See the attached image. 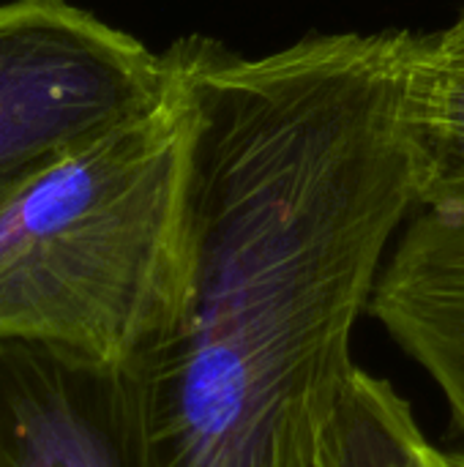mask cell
Returning a JSON list of instances; mask_svg holds the SVG:
<instances>
[{
    "instance_id": "3957f363",
    "label": "cell",
    "mask_w": 464,
    "mask_h": 467,
    "mask_svg": "<svg viewBox=\"0 0 464 467\" xmlns=\"http://www.w3.org/2000/svg\"><path fill=\"white\" fill-rule=\"evenodd\" d=\"M167 55L68 0L0 3V194L159 112Z\"/></svg>"
},
{
    "instance_id": "ba28073f",
    "label": "cell",
    "mask_w": 464,
    "mask_h": 467,
    "mask_svg": "<svg viewBox=\"0 0 464 467\" xmlns=\"http://www.w3.org/2000/svg\"><path fill=\"white\" fill-rule=\"evenodd\" d=\"M435 41V49L443 55V57H451V60H462L464 63V11L459 14V19L443 30L440 36L432 38Z\"/></svg>"
},
{
    "instance_id": "5b68a950",
    "label": "cell",
    "mask_w": 464,
    "mask_h": 467,
    "mask_svg": "<svg viewBox=\"0 0 464 467\" xmlns=\"http://www.w3.org/2000/svg\"><path fill=\"white\" fill-rule=\"evenodd\" d=\"M0 467H129L107 378L0 348Z\"/></svg>"
},
{
    "instance_id": "52a82bcc",
    "label": "cell",
    "mask_w": 464,
    "mask_h": 467,
    "mask_svg": "<svg viewBox=\"0 0 464 467\" xmlns=\"http://www.w3.org/2000/svg\"><path fill=\"white\" fill-rule=\"evenodd\" d=\"M416 200L421 211L464 213V63L424 38L410 93Z\"/></svg>"
},
{
    "instance_id": "6da1fadb",
    "label": "cell",
    "mask_w": 464,
    "mask_h": 467,
    "mask_svg": "<svg viewBox=\"0 0 464 467\" xmlns=\"http://www.w3.org/2000/svg\"><path fill=\"white\" fill-rule=\"evenodd\" d=\"M424 36H325L265 57L164 55L183 129L186 257L164 328L115 375L129 467H314L353 331L418 208Z\"/></svg>"
},
{
    "instance_id": "7a4b0ae2",
    "label": "cell",
    "mask_w": 464,
    "mask_h": 467,
    "mask_svg": "<svg viewBox=\"0 0 464 467\" xmlns=\"http://www.w3.org/2000/svg\"><path fill=\"white\" fill-rule=\"evenodd\" d=\"M175 99L0 194V348L115 378L170 320L186 257Z\"/></svg>"
},
{
    "instance_id": "8992f818",
    "label": "cell",
    "mask_w": 464,
    "mask_h": 467,
    "mask_svg": "<svg viewBox=\"0 0 464 467\" xmlns=\"http://www.w3.org/2000/svg\"><path fill=\"white\" fill-rule=\"evenodd\" d=\"M314 467H464V451L435 446L410 402L358 367Z\"/></svg>"
},
{
    "instance_id": "277c9868",
    "label": "cell",
    "mask_w": 464,
    "mask_h": 467,
    "mask_svg": "<svg viewBox=\"0 0 464 467\" xmlns=\"http://www.w3.org/2000/svg\"><path fill=\"white\" fill-rule=\"evenodd\" d=\"M369 315L446 400L464 443V213L421 211L386 257Z\"/></svg>"
}]
</instances>
